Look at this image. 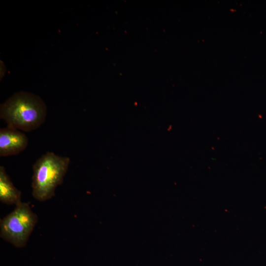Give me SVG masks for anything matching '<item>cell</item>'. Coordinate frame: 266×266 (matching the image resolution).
Returning <instances> with one entry per match:
<instances>
[{
  "label": "cell",
  "instance_id": "obj_2",
  "mask_svg": "<svg viewBox=\"0 0 266 266\" xmlns=\"http://www.w3.org/2000/svg\"><path fill=\"white\" fill-rule=\"evenodd\" d=\"M67 157L47 152L33 165L32 188L33 197L46 201L54 195L57 187L62 184L70 164Z\"/></svg>",
  "mask_w": 266,
  "mask_h": 266
},
{
  "label": "cell",
  "instance_id": "obj_4",
  "mask_svg": "<svg viewBox=\"0 0 266 266\" xmlns=\"http://www.w3.org/2000/svg\"><path fill=\"white\" fill-rule=\"evenodd\" d=\"M29 143L27 135L20 130L7 126L0 129V156L19 154L26 149Z\"/></svg>",
  "mask_w": 266,
  "mask_h": 266
},
{
  "label": "cell",
  "instance_id": "obj_5",
  "mask_svg": "<svg viewBox=\"0 0 266 266\" xmlns=\"http://www.w3.org/2000/svg\"><path fill=\"white\" fill-rule=\"evenodd\" d=\"M21 192L13 185L4 167L0 166V200L6 204L18 205L21 201Z\"/></svg>",
  "mask_w": 266,
  "mask_h": 266
},
{
  "label": "cell",
  "instance_id": "obj_1",
  "mask_svg": "<svg viewBox=\"0 0 266 266\" xmlns=\"http://www.w3.org/2000/svg\"><path fill=\"white\" fill-rule=\"evenodd\" d=\"M46 116L47 107L43 100L30 93H17L0 105V119L8 127L26 132L39 128Z\"/></svg>",
  "mask_w": 266,
  "mask_h": 266
},
{
  "label": "cell",
  "instance_id": "obj_3",
  "mask_svg": "<svg viewBox=\"0 0 266 266\" xmlns=\"http://www.w3.org/2000/svg\"><path fill=\"white\" fill-rule=\"evenodd\" d=\"M38 221L28 203L21 202L0 222V236L16 247H24Z\"/></svg>",
  "mask_w": 266,
  "mask_h": 266
}]
</instances>
